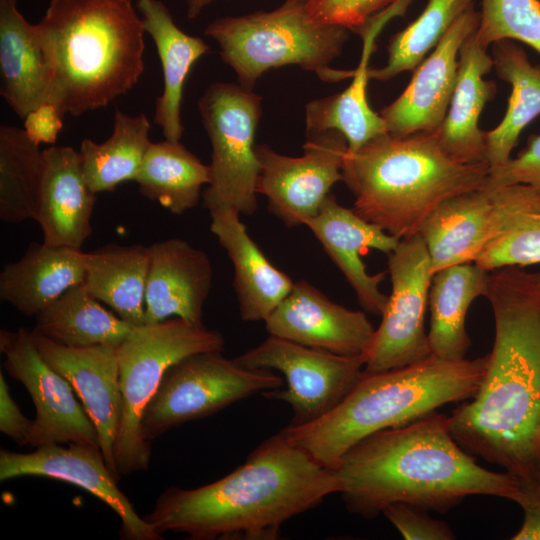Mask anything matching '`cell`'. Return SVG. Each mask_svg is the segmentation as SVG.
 <instances>
[{
  "label": "cell",
  "mask_w": 540,
  "mask_h": 540,
  "mask_svg": "<svg viewBox=\"0 0 540 540\" xmlns=\"http://www.w3.org/2000/svg\"><path fill=\"white\" fill-rule=\"evenodd\" d=\"M305 4L285 0L271 11L217 18L204 34L218 44L220 57L246 89L253 90L268 70L286 65L314 72L325 82L352 78L355 70L330 66L342 53L349 30L312 19Z\"/></svg>",
  "instance_id": "obj_7"
},
{
  "label": "cell",
  "mask_w": 540,
  "mask_h": 540,
  "mask_svg": "<svg viewBox=\"0 0 540 540\" xmlns=\"http://www.w3.org/2000/svg\"><path fill=\"white\" fill-rule=\"evenodd\" d=\"M308 136L298 157L265 144L255 147L260 166L257 194L266 197L268 210L288 227L304 225L315 216L331 188L343 181L345 137L333 130Z\"/></svg>",
  "instance_id": "obj_13"
},
{
  "label": "cell",
  "mask_w": 540,
  "mask_h": 540,
  "mask_svg": "<svg viewBox=\"0 0 540 540\" xmlns=\"http://www.w3.org/2000/svg\"><path fill=\"white\" fill-rule=\"evenodd\" d=\"M63 117L101 109L141 78L146 33L131 0H50L36 24Z\"/></svg>",
  "instance_id": "obj_4"
},
{
  "label": "cell",
  "mask_w": 540,
  "mask_h": 540,
  "mask_svg": "<svg viewBox=\"0 0 540 540\" xmlns=\"http://www.w3.org/2000/svg\"><path fill=\"white\" fill-rule=\"evenodd\" d=\"M86 253L31 243L23 256L0 273V299L25 316H36L74 285L84 282Z\"/></svg>",
  "instance_id": "obj_26"
},
{
  "label": "cell",
  "mask_w": 540,
  "mask_h": 540,
  "mask_svg": "<svg viewBox=\"0 0 540 540\" xmlns=\"http://www.w3.org/2000/svg\"><path fill=\"white\" fill-rule=\"evenodd\" d=\"M322 245L324 251L338 267L353 288L362 308L382 315L388 296L379 289L387 272L369 274L361 253L375 249L390 254L400 239L359 216L353 208L340 205L330 193L318 213L305 224Z\"/></svg>",
  "instance_id": "obj_19"
},
{
  "label": "cell",
  "mask_w": 540,
  "mask_h": 540,
  "mask_svg": "<svg viewBox=\"0 0 540 540\" xmlns=\"http://www.w3.org/2000/svg\"><path fill=\"white\" fill-rule=\"evenodd\" d=\"M492 68L487 47L472 33L460 48L455 89L447 114L435 132L442 149L459 162H487L486 131L480 129L479 119L497 92L494 81L483 79Z\"/></svg>",
  "instance_id": "obj_24"
},
{
  "label": "cell",
  "mask_w": 540,
  "mask_h": 540,
  "mask_svg": "<svg viewBox=\"0 0 540 540\" xmlns=\"http://www.w3.org/2000/svg\"><path fill=\"white\" fill-rule=\"evenodd\" d=\"M479 15L475 37L483 46L515 40L540 54L539 0H482Z\"/></svg>",
  "instance_id": "obj_38"
},
{
  "label": "cell",
  "mask_w": 540,
  "mask_h": 540,
  "mask_svg": "<svg viewBox=\"0 0 540 540\" xmlns=\"http://www.w3.org/2000/svg\"><path fill=\"white\" fill-rule=\"evenodd\" d=\"M148 247L145 323L179 317L203 324V306L213 282L207 254L181 238H169Z\"/></svg>",
  "instance_id": "obj_20"
},
{
  "label": "cell",
  "mask_w": 540,
  "mask_h": 540,
  "mask_svg": "<svg viewBox=\"0 0 540 540\" xmlns=\"http://www.w3.org/2000/svg\"><path fill=\"white\" fill-rule=\"evenodd\" d=\"M475 0H428L422 13L393 35L387 46L384 66L369 69V78L387 81L405 71H413L433 50L452 24Z\"/></svg>",
  "instance_id": "obj_37"
},
{
  "label": "cell",
  "mask_w": 540,
  "mask_h": 540,
  "mask_svg": "<svg viewBox=\"0 0 540 540\" xmlns=\"http://www.w3.org/2000/svg\"><path fill=\"white\" fill-rule=\"evenodd\" d=\"M32 336L43 359L69 382L81 400L98 431L107 466L119 480L114 462V446L122 416L118 347H71L33 331Z\"/></svg>",
  "instance_id": "obj_17"
},
{
  "label": "cell",
  "mask_w": 540,
  "mask_h": 540,
  "mask_svg": "<svg viewBox=\"0 0 540 540\" xmlns=\"http://www.w3.org/2000/svg\"><path fill=\"white\" fill-rule=\"evenodd\" d=\"M42 150L24 129L0 126V219L7 224L35 220Z\"/></svg>",
  "instance_id": "obj_36"
},
{
  "label": "cell",
  "mask_w": 540,
  "mask_h": 540,
  "mask_svg": "<svg viewBox=\"0 0 540 540\" xmlns=\"http://www.w3.org/2000/svg\"><path fill=\"white\" fill-rule=\"evenodd\" d=\"M4 368L27 389L36 417L28 439L31 447L81 443L100 447L98 431L69 382L54 370L35 346L32 331L1 329Z\"/></svg>",
  "instance_id": "obj_14"
},
{
  "label": "cell",
  "mask_w": 540,
  "mask_h": 540,
  "mask_svg": "<svg viewBox=\"0 0 540 540\" xmlns=\"http://www.w3.org/2000/svg\"><path fill=\"white\" fill-rule=\"evenodd\" d=\"M493 203L488 187L451 197L422 224L433 274L453 265L475 262L491 233Z\"/></svg>",
  "instance_id": "obj_29"
},
{
  "label": "cell",
  "mask_w": 540,
  "mask_h": 540,
  "mask_svg": "<svg viewBox=\"0 0 540 540\" xmlns=\"http://www.w3.org/2000/svg\"><path fill=\"white\" fill-rule=\"evenodd\" d=\"M300 1H302V2L306 3V2L308 1V0H300Z\"/></svg>",
  "instance_id": "obj_47"
},
{
  "label": "cell",
  "mask_w": 540,
  "mask_h": 540,
  "mask_svg": "<svg viewBox=\"0 0 540 540\" xmlns=\"http://www.w3.org/2000/svg\"><path fill=\"white\" fill-rule=\"evenodd\" d=\"M387 256L391 293L365 354V373L404 367L432 355L424 322L433 272L425 243L419 234L403 238Z\"/></svg>",
  "instance_id": "obj_12"
},
{
  "label": "cell",
  "mask_w": 540,
  "mask_h": 540,
  "mask_svg": "<svg viewBox=\"0 0 540 540\" xmlns=\"http://www.w3.org/2000/svg\"><path fill=\"white\" fill-rule=\"evenodd\" d=\"M133 327L104 308L80 283L37 314L32 331L65 346L118 347Z\"/></svg>",
  "instance_id": "obj_33"
},
{
  "label": "cell",
  "mask_w": 540,
  "mask_h": 540,
  "mask_svg": "<svg viewBox=\"0 0 540 540\" xmlns=\"http://www.w3.org/2000/svg\"><path fill=\"white\" fill-rule=\"evenodd\" d=\"M342 175L355 198L353 210L401 240L419 234L445 200L483 188L490 166L455 160L435 133H385L356 151L347 149Z\"/></svg>",
  "instance_id": "obj_5"
},
{
  "label": "cell",
  "mask_w": 540,
  "mask_h": 540,
  "mask_svg": "<svg viewBox=\"0 0 540 540\" xmlns=\"http://www.w3.org/2000/svg\"><path fill=\"white\" fill-rule=\"evenodd\" d=\"M235 359L243 366L277 370L284 376L285 389L262 395L291 407V426L308 424L330 413L360 381L365 366V356L338 355L272 335Z\"/></svg>",
  "instance_id": "obj_11"
},
{
  "label": "cell",
  "mask_w": 540,
  "mask_h": 540,
  "mask_svg": "<svg viewBox=\"0 0 540 540\" xmlns=\"http://www.w3.org/2000/svg\"><path fill=\"white\" fill-rule=\"evenodd\" d=\"M397 0H308L309 16L319 22L342 26L356 33L372 17Z\"/></svg>",
  "instance_id": "obj_39"
},
{
  "label": "cell",
  "mask_w": 540,
  "mask_h": 540,
  "mask_svg": "<svg viewBox=\"0 0 540 540\" xmlns=\"http://www.w3.org/2000/svg\"><path fill=\"white\" fill-rule=\"evenodd\" d=\"M528 184L540 187V134L532 135L526 147L501 168L490 171L487 186Z\"/></svg>",
  "instance_id": "obj_41"
},
{
  "label": "cell",
  "mask_w": 540,
  "mask_h": 540,
  "mask_svg": "<svg viewBox=\"0 0 540 540\" xmlns=\"http://www.w3.org/2000/svg\"><path fill=\"white\" fill-rule=\"evenodd\" d=\"M33 420L28 419L12 398L9 387L0 373V431L18 445L28 444Z\"/></svg>",
  "instance_id": "obj_44"
},
{
  "label": "cell",
  "mask_w": 540,
  "mask_h": 540,
  "mask_svg": "<svg viewBox=\"0 0 540 540\" xmlns=\"http://www.w3.org/2000/svg\"><path fill=\"white\" fill-rule=\"evenodd\" d=\"M209 213L210 230L233 264V287L242 320L265 321L290 293L294 282L267 259L248 234L239 212L219 207Z\"/></svg>",
  "instance_id": "obj_23"
},
{
  "label": "cell",
  "mask_w": 540,
  "mask_h": 540,
  "mask_svg": "<svg viewBox=\"0 0 540 540\" xmlns=\"http://www.w3.org/2000/svg\"><path fill=\"white\" fill-rule=\"evenodd\" d=\"M382 513L407 540H452L455 535L446 522L431 518L427 510L396 502Z\"/></svg>",
  "instance_id": "obj_40"
},
{
  "label": "cell",
  "mask_w": 540,
  "mask_h": 540,
  "mask_svg": "<svg viewBox=\"0 0 540 540\" xmlns=\"http://www.w3.org/2000/svg\"><path fill=\"white\" fill-rule=\"evenodd\" d=\"M486 364L487 355L473 360L431 355L404 367L364 372L330 413L280 432L319 464L335 469L342 455L365 437L410 424L445 404L471 399Z\"/></svg>",
  "instance_id": "obj_6"
},
{
  "label": "cell",
  "mask_w": 540,
  "mask_h": 540,
  "mask_svg": "<svg viewBox=\"0 0 540 540\" xmlns=\"http://www.w3.org/2000/svg\"><path fill=\"white\" fill-rule=\"evenodd\" d=\"M150 128L145 114L129 115L115 109L108 139L102 143L82 140L78 151L80 166L94 193L113 191L119 184L135 180L152 143Z\"/></svg>",
  "instance_id": "obj_35"
},
{
  "label": "cell",
  "mask_w": 540,
  "mask_h": 540,
  "mask_svg": "<svg viewBox=\"0 0 540 540\" xmlns=\"http://www.w3.org/2000/svg\"><path fill=\"white\" fill-rule=\"evenodd\" d=\"M96 193L88 186L79 153L70 146L42 150L41 181L35 221L43 242L81 249L92 233Z\"/></svg>",
  "instance_id": "obj_21"
},
{
  "label": "cell",
  "mask_w": 540,
  "mask_h": 540,
  "mask_svg": "<svg viewBox=\"0 0 540 540\" xmlns=\"http://www.w3.org/2000/svg\"><path fill=\"white\" fill-rule=\"evenodd\" d=\"M538 476H540V460H539V474H538Z\"/></svg>",
  "instance_id": "obj_46"
},
{
  "label": "cell",
  "mask_w": 540,
  "mask_h": 540,
  "mask_svg": "<svg viewBox=\"0 0 540 540\" xmlns=\"http://www.w3.org/2000/svg\"><path fill=\"white\" fill-rule=\"evenodd\" d=\"M24 120V130L35 143L54 144L63 127V115L58 108L45 102L30 111Z\"/></svg>",
  "instance_id": "obj_43"
},
{
  "label": "cell",
  "mask_w": 540,
  "mask_h": 540,
  "mask_svg": "<svg viewBox=\"0 0 540 540\" xmlns=\"http://www.w3.org/2000/svg\"><path fill=\"white\" fill-rule=\"evenodd\" d=\"M485 186L493 203L492 227L475 263L487 271L540 264V187Z\"/></svg>",
  "instance_id": "obj_28"
},
{
  "label": "cell",
  "mask_w": 540,
  "mask_h": 540,
  "mask_svg": "<svg viewBox=\"0 0 540 540\" xmlns=\"http://www.w3.org/2000/svg\"><path fill=\"white\" fill-rule=\"evenodd\" d=\"M209 179V165L181 141L164 139L151 143L134 181L142 196L181 215L197 205Z\"/></svg>",
  "instance_id": "obj_34"
},
{
  "label": "cell",
  "mask_w": 540,
  "mask_h": 540,
  "mask_svg": "<svg viewBox=\"0 0 540 540\" xmlns=\"http://www.w3.org/2000/svg\"><path fill=\"white\" fill-rule=\"evenodd\" d=\"M411 1L397 0L356 32L363 40V47L352 82L340 93L306 104L305 122L308 135L337 131L345 137L348 150L356 151L370 140L388 133L384 119L368 102L369 60L375 49L376 38L383 27L393 17L402 15Z\"/></svg>",
  "instance_id": "obj_22"
},
{
  "label": "cell",
  "mask_w": 540,
  "mask_h": 540,
  "mask_svg": "<svg viewBox=\"0 0 540 540\" xmlns=\"http://www.w3.org/2000/svg\"><path fill=\"white\" fill-rule=\"evenodd\" d=\"M479 17L474 7L463 13L412 71L405 90L380 111L388 133L407 136L440 128L455 89L460 48L476 31Z\"/></svg>",
  "instance_id": "obj_16"
},
{
  "label": "cell",
  "mask_w": 540,
  "mask_h": 540,
  "mask_svg": "<svg viewBox=\"0 0 540 540\" xmlns=\"http://www.w3.org/2000/svg\"><path fill=\"white\" fill-rule=\"evenodd\" d=\"M223 348L219 331L179 317L133 327L118 346L122 416L114 462L120 477L149 466L150 442L143 439L140 422L166 371L188 356Z\"/></svg>",
  "instance_id": "obj_8"
},
{
  "label": "cell",
  "mask_w": 540,
  "mask_h": 540,
  "mask_svg": "<svg viewBox=\"0 0 540 540\" xmlns=\"http://www.w3.org/2000/svg\"><path fill=\"white\" fill-rule=\"evenodd\" d=\"M494 319V342L471 401L450 417L454 439L467 452L517 478L539 474L540 270L488 272L483 295Z\"/></svg>",
  "instance_id": "obj_1"
},
{
  "label": "cell",
  "mask_w": 540,
  "mask_h": 540,
  "mask_svg": "<svg viewBox=\"0 0 540 540\" xmlns=\"http://www.w3.org/2000/svg\"><path fill=\"white\" fill-rule=\"evenodd\" d=\"M269 335L343 356H365L375 329L362 311L330 300L306 280L265 320Z\"/></svg>",
  "instance_id": "obj_18"
},
{
  "label": "cell",
  "mask_w": 540,
  "mask_h": 540,
  "mask_svg": "<svg viewBox=\"0 0 540 540\" xmlns=\"http://www.w3.org/2000/svg\"><path fill=\"white\" fill-rule=\"evenodd\" d=\"M216 0H184L186 6V16L193 20L197 18L202 11Z\"/></svg>",
  "instance_id": "obj_45"
},
{
  "label": "cell",
  "mask_w": 540,
  "mask_h": 540,
  "mask_svg": "<svg viewBox=\"0 0 540 540\" xmlns=\"http://www.w3.org/2000/svg\"><path fill=\"white\" fill-rule=\"evenodd\" d=\"M272 370L243 366L221 352L188 356L172 365L146 405L140 429L151 442L188 421L210 416L255 393L280 388Z\"/></svg>",
  "instance_id": "obj_10"
},
{
  "label": "cell",
  "mask_w": 540,
  "mask_h": 540,
  "mask_svg": "<svg viewBox=\"0 0 540 540\" xmlns=\"http://www.w3.org/2000/svg\"><path fill=\"white\" fill-rule=\"evenodd\" d=\"M488 272L470 262L446 267L433 274L428 303L431 312L428 339L432 355L446 360L465 359L471 345L466 315L473 301L484 295Z\"/></svg>",
  "instance_id": "obj_30"
},
{
  "label": "cell",
  "mask_w": 540,
  "mask_h": 540,
  "mask_svg": "<svg viewBox=\"0 0 540 540\" xmlns=\"http://www.w3.org/2000/svg\"><path fill=\"white\" fill-rule=\"evenodd\" d=\"M334 470L347 509L366 519L396 502L447 513L472 495L513 501L518 489L514 475L477 464L454 439L450 417L437 411L365 437Z\"/></svg>",
  "instance_id": "obj_3"
},
{
  "label": "cell",
  "mask_w": 540,
  "mask_h": 540,
  "mask_svg": "<svg viewBox=\"0 0 540 540\" xmlns=\"http://www.w3.org/2000/svg\"><path fill=\"white\" fill-rule=\"evenodd\" d=\"M491 56L497 76L512 87L503 119L486 131V161L493 171L511 159L521 132L540 115V64L533 65L512 40L494 43Z\"/></svg>",
  "instance_id": "obj_31"
},
{
  "label": "cell",
  "mask_w": 540,
  "mask_h": 540,
  "mask_svg": "<svg viewBox=\"0 0 540 540\" xmlns=\"http://www.w3.org/2000/svg\"><path fill=\"white\" fill-rule=\"evenodd\" d=\"M136 8L155 44L163 72V91L155 101L153 122L165 139L181 141L184 84L192 66L209 52V46L181 30L161 0H136Z\"/></svg>",
  "instance_id": "obj_25"
},
{
  "label": "cell",
  "mask_w": 540,
  "mask_h": 540,
  "mask_svg": "<svg viewBox=\"0 0 540 540\" xmlns=\"http://www.w3.org/2000/svg\"><path fill=\"white\" fill-rule=\"evenodd\" d=\"M523 510L524 519L513 540H540V476L518 478L513 499Z\"/></svg>",
  "instance_id": "obj_42"
},
{
  "label": "cell",
  "mask_w": 540,
  "mask_h": 540,
  "mask_svg": "<svg viewBox=\"0 0 540 540\" xmlns=\"http://www.w3.org/2000/svg\"><path fill=\"white\" fill-rule=\"evenodd\" d=\"M42 476L76 485L105 503L121 521L124 540H159L163 537L141 518L110 472L98 446L81 443L49 444L31 453L0 450V480Z\"/></svg>",
  "instance_id": "obj_15"
},
{
  "label": "cell",
  "mask_w": 540,
  "mask_h": 540,
  "mask_svg": "<svg viewBox=\"0 0 540 540\" xmlns=\"http://www.w3.org/2000/svg\"><path fill=\"white\" fill-rule=\"evenodd\" d=\"M149 247L108 244L86 253L84 285L100 302L132 324H145Z\"/></svg>",
  "instance_id": "obj_32"
},
{
  "label": "cell",
  "mask_w": 540,
  "mask_h": 540,
  "mask_svg": "<svg viewBox=\"0 0 540 540\" xmlns=\"http://www.w3.org/2000/svg\"><path fill=\"white\" fill-rule=\"evenodd\" d=\"M339 491L334 469L278 432L225 477L194 489H165L143 518L161 536L176 532L194 540H273L287 520Z\"/></svg>",
  "instance_id": "obj_2"
},
{
  "label": "cell",
  "mask_w": 540,
  "mask_h": 540,
  "mask_svg": "<svg viewBox=\"0 0 540 540\" xmlns=\"http://www.w3.org/2000/svg\"><path fill=\"white\" fill-rule=\"evenodd\" d=\"M0 76V94L20 119L48 102L50 75L36 24L17 0H0Z\"/></svg>",
  "instance_id": "obj_27"
},
{
  "label": "cell",
  "mask_w": 540,
  "mask_h": 540,
  "mask_svg": "<svg viewBox=\"0 0 540 540\" xmlns=\"http://www.w3.org/2000/svg\"><path fill=\"white\" fill-rule=\"evenodd\" d=\"M197 108L212 149L204 207H229L252 215L258 205L255 135L262 97L239 84L216 82L204 91Z\"/></svg>",
  "instance_id": "obj_9"
}]
</instances>
